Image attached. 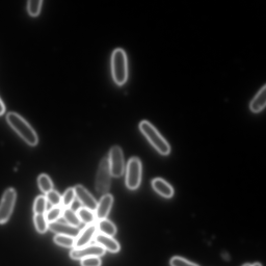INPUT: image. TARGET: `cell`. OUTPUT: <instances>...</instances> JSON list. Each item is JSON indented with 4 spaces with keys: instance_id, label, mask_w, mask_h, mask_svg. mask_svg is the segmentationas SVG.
I'll return each instance as SVG.
<instances>
[{
    "instance_id": "6",
    "label": "cell",
    "mask_w": 266,
    "mask_h": 266,
    "mask_svg": "<svg viewBox=\"0 0 266 266\" xmlns=\"http://www.w3.org/2000/svg\"><path fill=\"white\" fill-rule=\"evenodd\" d=\"M16 192L13 188H9L4 193L0 203V224L7 223L9 219L15 204Z\"/></svg>"
},
{
    "instance_id": "3",
    "label": "cell",
    "mask_w": 266,
    "mask_h": 266,
    "mask_svg": "<svg viewBox=\"0 0 266 266\" xmlns=\"http://www.w3.org/2000/svg\"><path fill=\"white\" fill-rule=\"evenodd\" d=\"M112 69L114 80L119 85H123L128 77L127 59L122 49H116L112 57Z\"/></svg>"
},
{
    "instance_id": "30",
    "label": "cell",
    "mask_w": 266,
    "mask_h": 266,
    "mask_svg": "<svg viewBox=\"0 0 266 266\" xmlns=\"http://www.w3.org/2000/svg\"><path fill=\"white\" fill-rule=\"evenodd\" d=\"M251 266H262V265L260 263L257 262V263H255Z\"/></svg>"
},
{
    "instance_id": "16",
    "label": "cell",
    "mask_w": 266,
    "mask_h": 266,
    "mask_svg": "<svg viewBox=\"0 0 266 266\" xmlns=\"http://www.w3.org/2000/svg\"><path fill=\"white\" fill-rule=\"evenodd\" d=\"M97 228L100 234L112 237L114 236L117 232V228L115 224L106 218L99 220Z\"/></svg>"
},
{
    "instance_id": "15",
    "label": "cell",
    "mask_w": 266,
    "mask_h": 266,
    "mask_svg": "<svg viewBox=\"0 0 266 266\" xmlns=\"http://www.w3.org/2000/svg\"><path fill=\"white\" fill-rule=\"evenodd\" d=\"M95 237L96 243L103 248L105 250L112 253H117L120 251V245L113 237L102 234L96 235Z\"/></svg>"
},
{
    "instance_id": "4",
    "label": "cell",
    "mask_w": 266,
    "mask_h": 266,
    "mask_svg": "<svg viewBox=\"0 0 266 266\" xmlns=\"http://www.w3.org/2000/svg\"><path fill=\"white\" fill-rule=\"evenodd\" d=\"M142 165L140 160L136 157L129 159L127 163L125 183L126 187L130 190L138 189L141 182Z\"/></svg>"
},
{
    "instance_id": "14",
    "label": "cell",
    "mask_w": 266,
    "mask_h": 266,
    "mask_svg": "<svg viewBox=\"0 0 266 266\" xmlns=\"http://www.w3.org/2000/svg\"><path fill=\"white\" fill-rule=\"evenodd\" d=\"M153 189L161 196L166 198H171L174 193L172 186L163 179L157 178L152 181Z\"/></svg>"
},
{
    "instance_id": "23",
    "label": "cell",
    "mask_w": 266,
    "mask_h": 266,
    "mask_svg": "<svg viewBox=\"0 0 266 266\" xmlns=\"http://www.w3.org/2000/svg\"><path fill=\"white\" fill-rule=\"evenodd\" d=\"M54 241L57 245L66 248H71L75 247L76 239L68 236L57 235Z\"/></svg>"
},
{
    "instance_id": "7",
    "label": "cell",
    "mask_w": 266,
    "mask_h": 266,
    "mask_svg": "<svg viewBox=\"0 0 266 266\" xmlns=\"http://www.w3.org/2000/svg\"><path fill=\"white\" fill-rule=\"evenodd\" d=\"M108 159L112 176L116 178L121 177L124 171V160L121 148L118 146L113 147Z\"/></svg>"
},
{
    "instance_id": "13",
    "label": "cell",
    "mask_w": 266,
    "mask_h": 266,
    "mask_svg": "<svg viewBox=\"0 0 266 266\" xmlns=\"http://www.w3.org/2000/svg\"><path fill=\"white\" fill-rule=\"evenodd\" d=\"M266 105V85L264 84L257 92L250 103V110L254 114L262 112Z\"/></svg>"
},
{
    "instance_id": "20",
    "label": "cell",
    "mask_w": 266,
    "mask_h": 266,
    "mask_svg": "<svg viewBox=\"0 0 266 266\" xmlns=\"http://www.w3.org/2000/svg\"><path fill=\"white\" fill-rule=\"evenodd\" d=\"M47 199L43 195L38 196L35 199L33 211L35 214L46 215L47 210Z\"/></svg>"
},
{
    "instance_id": "29",
    "label": "cell",
    "mask_w": 266,
    "mask_h": 266,
    "mask_svg": "<svg viewBox=\"0 0 266 266\" xmlns=\"http://www.w3.org/2000/svg\"><path fill=\"white\" fill-rule=\"evenodd\" d=\"M6 106L3 101V100L0 98V116H3L6 112Z\"/></svg>"
},
{
    "instance_id": "24",
    "label": "cell",
    "mask_w": 266,
    "mask_h": 266,
    "mask_svg": "<svg viewBox=\"0 0 266 266\" xmlns=\"http://www.w3.org/2000/svg\"><path fill=\"white\" fill-rule=\"evenodd\" d=\"M34 222L37 230L40 234H45L49 229V223L46 215L35 214Z\"/></svg>"
},
{
    "instance_id": "31",
    "label": "cell",
    "mask_w": 266,
    "mask_h": 266,
    "mask_svg": "<svg viewBox=\"0 0 266 266\" xmlns=\"http://www.w3.org/2000/svg\"><path fill=\"white\" fill-rule=\"evenodd\" d=\"M243 266H251V265L249 263H247V264H244Z\"/></svg>"
},
{
    "instance_id": "5",
    "label": "cell",
    "mask_w": 266,
    "mask_h": 266,
    "mask_svg": "<svg viewBox=\"0 0 266 266\" xmlns=\"http://www.w3.org/2000/svg\"><path fill=\"white\" fill-rule=\"evenodd\" d=\"M111 173L108 159L104 158L99 165L95 179V189L99 194H106L110 187Z\"/></svg>"
},
{
    "instance_id": "9",
    "label": "cell",
    "mask_w": 266,
    "mask_h": 266,
    "mask_svg": "<svg viewBox=\"0 0 266 266\" xmlns=\"http://www.w3.org/2000/svg\"><path fill=\"white\" fill-rule=\"evenodd\" d=\"M74 189L78 201L83 207L95 212L97 202L87 189L81 185L76 186Z\"/></svg>"
},
{
    "instance_id": "10",
    "label": "cell",
    "mask_w": 266,
    "mask_h": 266,
    "mask_svg": "<svg viewBox=\"0 0 266 266\" xmlns=\"http://www.w3.org/2000/svg\"><path fill=\"white\" fill-rule=\"evenodd\" d=\"M49 229L57 235L70 236L74 238L78 237L81 231L78 227L58 221L49 223Z\"/></svg>"
},
{
    "instance_id": "17",
    "label": "cell",
    "mask_w": 266,
    "mask_h": 266,
    "mask_svg": "<svg viewBox=\"0 0 266 266\" xmlns=\"http://www.w3.org/2000/svg\"><path fill=\"white\" fill-rule=\"evenodd\" d=\"M76 213L81 222L87 225L94 224L96 220V218L94 212L84 207L78 209Z\"/></svg>"
},
{
    "instance_id": "27",
    "label": "cell",
    "mask_w": 266,
    "mask_h": 266,
    "mask_svg": "<svg viewBox=\"0 0 266 266\" xmlns=\"http://www.w3.org/2000/svg\"><path fill=\"white\" fill-rule=\"evenodd\" d=\"M101 264L102 261L99 257H89L81 260L82 266H101Z\"/></svg>"
},
{
    "instance_id": "8",
    "label": "cell",
    "mask_w": 266,
    "mask_h": 266,
    "mask_svg": "<svg viewBox=\"0 0 266 266\" xmlns=\"http://www.w3.org/2000/svg\"><path fill=\"white\" fill-rule=\"evenodd\" d=\"M106 250L98 245H88L75 249L71 252V257L73 259L81 260L89 257H101L105 254Z\"/></svg>"
},
{
    "instance_id": "21",
    "label": "cell",
    "mask_w": 266,
    "mask_h": 266,
    "mask_svg": "<svg viewBox=\"0 0 266 266\" xmlns=\"http://www.w3.org/2000/svg\"><path fill=\"white\" fill-rule=\"evenodd\" d=\"M43 2L42 0H29L27 3V11L32 17H36L41 12Z\"/></svg>"
},
{
    "instance_id": "26",
    "label": "cell",
    "mask_w": 266,
    "mask_h": 266,
    "mask_svg": "<svg viewBox=\"0 0 266 266\" xmlns=\"http://www.w3.org/2000/svg\"><path fill=\"white\" fill-rule=\"evenodd\" d=\"M47 202L53 207H59L61 204V196L56 190H52L46 194Z\"/></svg>"
},
{
    "instance_id": "2",
    "label": "cell",
    "mask_w": 266,
    "mask_h": 266,
    "mask_svg": "<svg viewBox=\"0 0 266 266\" xmlns=\"http://www.w3.org/2000/svg\"><path fill=\"white\" fill-rule=\"evenodd\" d=\"M139 126L143 135L159 153L163 156L170 154L171 147L169 144L152 124L144 120L140 123Z\"/></svg>"
},
{
    "instance_id": "22",
    "label": "cell",
    "mask_w": 266,
    "mask_h": 266,
    "mask_svg": "<svg viewBox=\"0 0 266 266\" xmlns=\"http://www.w3.org/2000/svg\"><path fill=\"white\" fill-rule=\"evenodd\" d=\"M38 183L40 190L46 194L53 190L52 181L47 174L40 175L38 179Z\"/></svg>"
},
{
    "instance_id": "28",
    "label": "cell",
    "mask_w": 266,
    "mask_h": 266,
    "mask_svg": "<svg viewBox=\"0 0 266 266\" xmlns=\"http://www.w3.org/2000/svg\"><path fill=\"white\" fill-rule=\"evenodd\" d=\"M170 264L172 266H199L195 263H192L179 256L173 257L170 261Z\"/></svg>"
},
{
    "instance_id": "12",
    "label": "cell",
    "mask_w": 266,
    "mask_h": 266,
    "mask_svg": "<svg viewBox=\"0 0 266 266\" xmlns=\"http://www.w3.org/2000/svg\"><path fill=\"white\" fill-rule=\"evenodd\" d=\"M114 202V197L110 194H105L97 203L95 216L98 220L106 218Z\"/></svg>"
},
{
    "instance_id": "1",
    "label": "cell",
    "mask_w": 266,
    "mask_h": 266,
    "mask_svg": "<svg viewBox=\"0 0 266 266\" xmlns=\"http://www.w3.org/2000/svg\"><path fill=\"white\" fill-rule=\"evenodd\" d=\"M6 119L10 126L27 144L31 146L38 144L39 140L36 132L21 116L14 112H10L7 115Z\"/></svg>"
},
{
    "instance_id": "25",
    "label": "cell",
    "mask_w": 266,
    "mask_h": 266,
    "mask_svg": "<svg viewBox=\"0 0 266 266\" xmlns=\"http://www.w3.org/2000/svg\"><path fill=\"white\" fill-rule=\"evenodd\" d=\"M63 208L61 207H54L47 212L46 217L49 223L57 221L62 216Z\"/></svg>"
},
{
    "instance_id": "11",
    "label": "cell",
    "mask_w": 266,
    "mask_h": 266,
    "mask_svg": "<svg viewBox=\"0 0 266 266\" xmlns=\"http://www.w3.org/2000/svg\"><path fill=\"white\" fill-rule=\"evenodd\" d=\"M97 228L94 224L87 225L80 231L76 239L75 249L80 248L89 245L96 234Z\"/></svg>"
},
{
    "instance_id": "18",
    "label": "cell",
    "mask_w": 266,
    "mask_h": 266,
    "mask_svg": "<svg viewBox=\"0 0 266 266\" xmlns=\"http://www.w3.org/2000/svg\"><path fill=\"white\" fill-rule=\"evenodd\" d=\"M66 223L76 227H79L81 224L77 213L71 208L63 209L62 215Z\"/></svg>"
},
{
    "instance_id": "19",
    "label": "cell",
    "mask_w": 266,
    "mask_h": 266,
    "mask_svg": "<svg viewBox=\"0 0 266 266\" xmlns=\"http://www.w3.org/2000/svg\"><path fill=\"white\" fill-rule=\"evenodd\" d=\"M76 196L74 188H70L66 190L61 196V206L63 209L71 208L75 202Z\"/></svg>"
}]
</instances>
